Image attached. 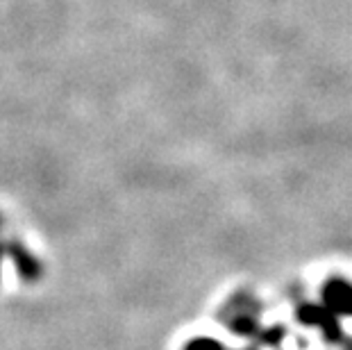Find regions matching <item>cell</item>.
I'll list each match as a JSON object with an SVG mask.
<instances>
[{
	"mask_svg": "<svg viewBox=\"0 0 352 350\" xmlns=\"http://www.w3.org/2000/svg\"><path fill=\"white\" fill-rule=\"evenodd\" d=\"M296 318H298V323H302V325L318 327L320 334H323L325 341H329V344H341L343 341L339 316H336L332 309H327L325 305L305 303L296 309Z\"/></svg>",
	"mask_w": 352,
	"mask_h": 350,
	"instance_id": "cell-1",
	"label": "cell"
},
{
	"mask_svg": "<svg viewBox=\"0 0 352 350\" xmlns=\"http://www.w3.org/2000/svg\"><path fill=\"white\" fill-rule=\"evenodd\" d=\"M323 305L332 309L336 316H350L352 318V285L341 278H332L323 285Z\"/></svg>",
	"mask_w": 352,
	"mask_h": 350,
	"instance_id": "cell-2",
	"label": "cell"
},
{
	"mask_svg": "<svg viewBox=\"0 0 352 350\" xmlns=\"http://www.w3.org/2000/svg\"><path fill=\"white\" fill-rule=\"evenodd\" d=\"M184 350H228V348L223 346L219 339L198 337V339H191L189 344L184 346Z\"/></svg>",
	"mask_w": 352,
	"mask_h": 350,
	"instance_id": "cell-3",
	"label": "cell"
},
{
	"mask_svg": "<svg viewBox=\"0 0 352 350\" xmlns=\"http://www.w3.org/2000/svg\"><path fill=\"white\" fill-rule=\"evenodd\" d=\"M348 350H352V344H350V346H348Z\"/></svg>",
	"mask_w": 352,
	"mask_h": 350,
	"instance_id": "cell-4",
	"label": "cell"
},
{
	"mask_svg": "<svg viewBox=\"0 0 352 350\" xmlns=\"http://www.w3.org/2000/svg\"><path fill=\"white\" fill-rule=\"evenodd\" d=\"M245 350H252V348H245Z\"/></svg>",
	"mask_w": 352,
	"mask_h": 350,
	"instance_id": "cell-5",
	"label": "cell"
}]
</instances>
